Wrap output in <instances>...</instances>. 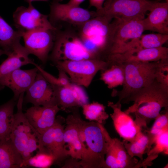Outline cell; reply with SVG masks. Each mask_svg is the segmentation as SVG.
I'll return each mask as SVG.
<instances>
[{
  "label": "cell",
  "mask_w": 168,
  "mask_h": 168,
  "mask_svg": "<svg viewBox=\"0 0 168 168\" xmlns=\"http://www.w3.org/2000/svg\"><path fill=\"white\" fill-rule=\"evenodd\" d=\"M133 104L124 111L133 114L134 121L142 130L160 114L163 108H168V90L155 80L152 83L133 94L121 102Z\"/></svg>",
  "instance_id": "1"
},
{
  "label": "cell",
  "mask_w": 168,
  "mask_h": 168,
  "mask_svg": "<svg viewBox=\"0 0 168 168\" xmlns=\"http://www.w3.org/2000/svg\"><path fill=\"white\" fill-rule=\"evenodd\" d=\"M82 128L86 150L82 159L77 161L79 167L105 168L108 132L103 125L94 121L83 120Z\"/></svg>",
  "instance_id": "2"
},
{
  "label": "cell",
  "mask_w": 168,
  "mask_h": 168,
  "mask_svg": "<svg viewBox=\"0 0 168 168\" xmlns=\"http://www.w3.org/2000/svg\"><path fill=\"white\" fill-rule=\"evenodd\" d=\"M79 27L78 35L84 48L94 58H100L110 44L113 22L98 15Z\"/></svg>",
  "instance_id": "3"
},
{
  "label": "cell",
  "mask_w": 168,
  "mask_h": 168,
  "mask_svg": "<svg viewBox=\"0 0 168 168\" xmlns=\"http://www.w3.org/2000/svg\"><path fill=\"white\" fill-rule=\"evenodd\" d=\"M159 61L131 62L122 63L124 74L123 87L121 90L118 91L114 90L112 93V96L119 97L117 103H121L122 101L133 94L155 81Z\"/></svg>",
  "instance_id": "4"
},
{
  "label": "cell",
  "mask_w": 168,
  "mask_h": 168,
  "mask_svg": "<svg viewBox=\"0 0 168 168\" xmlns=\"http://www.w3.org/2000/svg\"><path fill=\"white\" fill-rule=\"evenodd\" d=\"M114 19L110 42L105 52L107 57L135 49L145 31L142 20Z\"/></svg>",
  "instance_id": "5"
},
{
  "label": "cell",
  "mask_w": 168,
  "mask_h": 168,
  "mask_svg": "<svg viewBox=\"0 0 168 168\" xmlns=\"http://www.w3.org/2000/svg\"><path fill=\"white\" fill-rule=\"evenodd\" d=\"M161 0H112L97 15L104 16L110 22L113 19L122 20H143L145 14Z\"/></svg>",
  "instance_id": "6"
},
{
  "label": "cell",
  "mask_w": 168,
  "mask_h": 168,
  "mask_svg": "<svg viewBox=\"0 0 168 168\" xmlns=\"http://www.w3.org/2000/svg\"><path fill=\"white\" fill-rule=\"evenodd\" d=\"M50 59L54 63L64 60L94 59L84 47L78 34L71 31L58 32Z\"/></svg>",
  "instance_id": "7"
},
{
  "label": "cell",
  "mask_w": 168,
  "mask_h": 168,
  "mask_svg": "<svg viewBox=\"0 0 168 168\" xmlns=\"http://www.w3.org/2000/svg\"><path fill=\"white\" fill-rule=\"evenodd\" d=\"M55 64L58 69L68 74L72 83L86 87L89 86L99 71L104 70L109 66L106 61L97 58L64 60Z\"/></svg>",
  "instance_id": "8"
},
{
  "label": "cell",
  "mask_w": 168,
  "mask_h": 168,
  "mask_svg": "<svg viewBox=\"0 0 168 168\" xmlns=\"http://www.w3.org/2000/svg\"><path fill=\"white\" fill-rule=\"evenodd\" d=\"M65 122V119L63 117L57 116L54 125L37 137L38 151L53 156L56 161L68 156L63 141Z\"/></svg>",
  "instance_id": "9"
},
{
  "label": "cell",
  "mask_w": 168,
  "mask_h": 168,
  "mask_svg": "<svg viewBox=\"0 0 168 168\" xmlns=\"http://www.w3.org/2000/svg\"><path fill=\"white\" fill-rule=\"evenodd\" d=\"M27 7H18L13 14L15 25L18 30L26 32L37 30H57L48 19V16L40 13L28 2Z\"/></svg>",
  "instance_id": "10"
},
{
  "label": "cell",
  "mask_w": 168,
  "mask_h": 168,
  "mask_svg": "<svg viewBox=\"0 0 168 168\" xmlns=\"http://www.w3.org/2000/svg\"><path fill=\"white\" fill-rule=\"evenodd\" d=\"M55 31L37 30L24 33L25 47L30 54L34 55L44 64L53 46Z\"/></svg>",
  "instance_id": "11"
},
{
  "label": "cell",
  "mask_w": 168,
  "mask_h": 168,
  "mask_svg": "<svg viewBox=\"0 0 168 168\" xmlns=\"http://www.w3.org/2000/svg\"><path fill=\"white\" fill-rule=\"evenodd\" d=\"M50 22L64 21L80 26L97 16L96 12L54 1L50 5Z\"/></svg>",
  "instance_id": "12"
},
{
  "label": "cell",
  "mask_w": 168,
  "mask_h": 168,
  "mask_svg": "<svg viewBox=\"0 0 168 168\" xmlns=\"http://www.w3.org/2000/svg\"><path fill=\"white\" fill-rule=\"evenodd\" d=\"M166 59H168V48L162 46L131 49L123 53L109 55L105 61L110 65L131 62H150Z\"/></svg>",
  "instance_id": "13"
},
{
  "label": "cell",
  "mask_w": 168,
  "mask_h": 168,
  "mask_svg": "<svg viewBox=\"0 0 168 168\" xmlns=\"http://www.w3.org/2000/svg\"><path fill=\"white\" fill-rule=\"evenodd\" d=\"M24 93L19 96L17 104V111L15 114V120L9 137L21 154L26 150L30 138L38 133L30 124L22 111Z\"/></svg>",
  "instance_id": "14"
},
{
  "label": "cell",
  "mask_w": 168,
  "mask_h": 168,
  "mask_svg": "<svg viewBox=\"0 0 168 168\" xmlns=\"http://www.w3.org/2000/svg\"><path fill=\"white\" fill-rule=\"evenodd\" d=\"M82 119L76 113L69 115L65 119L63 131L64 147L68 156L81 160L84 153V146L79 137V128Z\"/></svg>",
  "instance_id": "15"
},
{
  "label": "cell",
  "mask_w": 168,
  "mask_h": 168,
  "mask_svg": "<svg viewBox=\"0 0 168 168\" xmlns=\"http://www.w3.org/2000/svg\"><path fill=\"white\" fill-rule=\"evenodd\" d=\"M26 92V101L34 106L57 105L53 85L39 70L34 82Z\"/></svg>",
  "instance_id": "16"
},
{
  "label": "cell",
  "mask_w": 168,
  "mask_h": 168,
  "mask_svg": "<svg viewBox=\"0 0 168 168\" xmlns=\"http://www.w3.org/2000/svg\"><path fill=\"white\" fill-rule=\"evenodd\" d=\"M38 72L36 67L27 70L17 69L0 77V85L10 89L14 94L13 98L16 100L31 85Z\"/></svg>",
  "instance_id": "17"
},
{
  "label": "cell",
  "mask_w": 168,
  "mask_h": 168,
  "mask_svg": "<svg viewBox=\"0 0 168 168\" xmlns=\"http://www.w3.org/2000/svg\"><path fill=\"white\" fill-rule=\"evenodd\" d=\"M60 110L57 105L33 106L27 109L24 114L30 124L41 134L54 125L56 114Z\"/></svg>",
  "instance_id": "18"
},
{
  "label": "cell",
  "mask_w": 168,
  "mask_h": 168,
  "mask_svg": "<svg viewBox=\"0 0 168 168\" xmlns=\"http://www.w3.org/2000/svg\"><path fill=\"white\" fill-rule=\"evenodd\" d=\"M108 106L113 112L110 114L115 130L120 137L128 142L131 140L137 133L142 130L136 124L130 114L121 110L120 103H114L109 101Z\"/></svg>",
  "instance_id": "19"
},
{
  "label": "cell",
  "mask_w": 168,
  "mask_h": 168,
  "mask_svg": "<svg viewBox=\"0 0 168 168\" xmlns=\"http://www.w3.org/2000/svg\"><path fill=\"white\" fill-rule=\"evenodd\" d=\"M158 2L142 20L144 30L168 34V2Z\"/></svg>",
  "instance_id": "20"
},
{
  "label": "cell",
  "mask_w": 168,
  "mask_h": 168,
  "mask_svg": "<svg viewBox=\"0 0 168 168\" xmlns=\"http://www.w3.org/2000/svg\"><path fill=\"white\" fill-rule=\"evenodd\" d=\"M25 47L21 43L17 44L0 65V77L20 68L22 66L35 63L29 57L30 55Z\"/></svg>",
  "instance_id": "21"
},
{
  "label": "cell",
  "mask_w": 168,
  "mask_h": 168,
  "mask_svg": "<svg viewBox=\"0 0 168 168\" xmlns=\"http://www.w3.org/2000/svg\"><path fill=\"white\" fill-rule=\"evenodd\" d=\"M23 161L9 137L0 140V168H21Z\"/></svg>",
  "instance_id": "22"
},
{
  "label": "cell",
  "mask_w": 168,
  "mask_h": 168,
  "mask_svg": "<svg viewBox=\"0 0 168 168\" xmlns=\"http://www.w3.org/2000/svg\"><path fill=\"white\" fill-rule=\"evenodd\" d=\"M24 32L15 30L0 15V47L8 55L20 43Z\"/></svg>",
  "instance_id": "23"
},
{
  "label": "cell",
  "mask_w": 168,
  "mask_h": 168,
  "mask_svg": "<svg viewBox=\"0 0 168 168\" xmlns=\"http://www.w3.org/2000/svg\"><path fill=\"white\" fill-rule=\"evenodd\" d=\"M153 145V146L152 147L147 154V157L140 164L139 168H145L151 166L153 164V161L160 153L168 155V126L161 129L157 134Z\"/></svg>",
  "instance_id": "24"
},
{
  "label": "cell",
  "mask_w": 168,
  "mask_h": 168,
  "mask_svg": "<svg viewBox=\"0 0 168 168\" xmlns=\"http://www.w3.org/2000/svg\"><path fill=\"white\" fill-rule=\"evenodd\" d=\"M123 145L128 154L131 157L137 156L140 159L137 168L143 161V155L148 152V140L145 133L140 131L130 141L123 139Z\"/></svg>",
  "instance_id": "25"
},
{
  "label": "cell",
  "mask_w": 168,
  "mask_h": 168,
  "mask_svg": "<svg viewBox=\"0 0 168 168\" xmlns=\"http://www.w3.org/2000/svg\"><path fill=\"white\" fill-rule=\"evenodd\" d=\"M52 85L54 90L56 104L61 110L79 107L76 94L69 85Z\"/></svg>",
  "instance_id": "26"
},
{
  "label": "cell",
  "mask_w": 168,
  "mask_h": 168,
  "mask_svg": "<svg viewBox=\"0 0 168 168\" xmlns=\"http://www.w3.org/2000/svg\"><path fill=\"white\" fill-rule=\"evenodd\" d=\"M13 98L0 105V140L9 137L15 120Z\"/></svg>",
  "instance_id": "27"
},
{
  "label": "cell",
  "mask_w": 168,
  "mask_h": 168,
  "mask_svg": "<svg viewBox=\"0 0 168 168\" xmlns=\"http://www.w3.org/2000/svg\"><path fill=\"white\" fill-rule=\"evenodd\" d=\"M100 79L110 89L123 85L124 80V74L122 63L111 64L106 69L101 71Z\"/></svg>",
  "instance_id": "28"
},
{
  "label": "cell",
  "mask_w": 168,
  "mask_h": 168,
  "mask_svg": "<svg viewBox=\"0 0 168 168\" xmlns=\"http://www.w3.org/2000/svg\"><path fill=\"white\" fill-rule=\"evenodd\" d=\"M117 161L115 168H137L138 160L127 153L123 143L118 138H113Z\"/></svg>",
  "instance_id": "29"
},
{
  "label": "cell",
  "mask_w": 168,
  "mask_h": 168,
  "mask_svg": "<svg viewBox=\"0 0 168 168\" xmlns=\"http://www.w3.org/2000/svg\"><path fill=\"white\" fill-rule=\"evenodd\" d=\"M83 114L89 121H94L104 124L109 117L105 111V106L97 102H93L83 105Z\"/></svg>",
  "instance_id": "30"
},
{
  "label": "cell",
  "mask_w": 168,
  "mask_h": 168,
  "mask_svg": "<svg viewBox=\"0 0 168 168\" xmlns=\"http://www.w3.org/2000/svg\"><path fill=\"white\" fill-rule=\"evenodd\" d=\"M168 40V34L159 33L142 34L135 49L156 48L163 46Z\"/></svg>",
  "instance_id": "31"
},
{
  "label": "cell",
  "mask_w": 168,
  "mask_h": 168,
  "mask_svg": "<svg viewBox=\"0 0 168 168\" xmlns=\"http://www.w3.org/2000/svg\"><path fill=\"white\" fill-rule=\"evenodd\" d=\"M155 121L150 128L144 130L147 135L148 140V152L153 144L155 138L159 132L166 127L168 126V109L164 112L160 113L155 118Z\"/></svg>",
  "instance_id": "32"
},
{
  "label": "cell",
  "mask_w": 168,
  "mask_h": 168,
  "mask_svg": "<svg viewBox=\"0 0 168 168\" xmlns=\"http://www.w3.org/2000/svg\"><path fill=\"white\" fill-rule=\"evenodd\" d=\"M56 161L53 155L38 151L35 155L23 161L22 167L31 166L36 168H49Z\"/></svg>",
  "instance_id": "33"
},
{
  "label": "cell",
  "mask_w": 168,
  "mask_h": 168,
  "mask_svg": "<svg viewBox=\"0 0 168 168\" xmlns=\"http://www.w3.org/2000/svg\"><path fill=\"white\" fill-rule=\"evenodd\" d=\"M156 80L168 90V59L159 62L156 73Z\"/></svg>",
  "instance_id": "34"
},
{
  "label": "cell",
  "mask_w": 168,
  "mask_h": 168,
  "mask_svg": "<svg viewBox=\"0 0 168 168\" xmlns=\"http://www.w3.org/2000/svg\"><path fill=\"white\" fill-rule=\"evenodd\" d=\"M70 87L74 91L79 107L89 103L88 97L81 86L71 83Z\"/></svg>",
  "instance_id": "35"
},
{
  "label": "cell",
  "mask_w": 168,
  "mask_h": 168,
  "mask_svg": "<svg viewBox=\"0 0 168 168\" xmlns=\"http://www.w3.org/2000/svg\"><path fill=\"white\" fill-rule=\"evenodd\" d=\"M105 0H89V6L95 7L96 8V12H99L103 8V5Z\"/></svg>",
  "instance_id": "36"
},
{
  "label": "cell",
  "mask_w": 168,
  "mask_h": 168,
  "mask_svg": "<svg viewBox=\"0 0 168 168\" xmlns=\"http://www.w3.org/2000/svg\"><path fill=\"white\" fill-rule=\"evenodd\" d=\"M85 0H70L67 3L68 5L74 7H79V5Z\"/></svg>",
  "instance_id": "37"
},
{
  "label": "cell",
  "mask_w": 168,
  "mask_h": 168,
  "mask_svg": "<svg viewBox=\"0 0 168 168\" xmlns=\"http://www.w3.org/2000/svg\"><path fill=\"white\" fill-rule=\"evenodd\" d=\"M3 54L7 55V53L5 51L0 48V57Z\"/></svg>",
  "instance_id": "38"
},
{
  "label": "cell",
  "mask_w": 168,
  "mask_h": 168,
  "mask_svg": "<svg viewBox=\"0 0 168 168\" xmlns=\"http://www.w3.org/2000/svg\"><path fill=\"white\" fill-rule=\"evenodd\" d=\"M112 0H106L104 4V6H106L108 5Z\"/></svg>",
  "instance_id": "39"
},
{
  "label": "cell",
  "mask_w": 168,
  "mask_h": 168,
  "mask_svg": "<svg viewBox=\"0 0 168 168\" xmlns=\"http://www.w3.org/2000/svg\"><path fill=\"white\" fill-rule=\"evenodd\" d=\"M28 2H32L34 1H47L49 0H26Z\"/></svg>",
  "instance_id": "40"
},
{
  "label": "cell",
  "mask_w": 168,
  "mask_h": 168,
  "mask_svg": "<svg viewBox=\"0 0 168 168\" xmlns=\"http://www.w3.org/2000/svg\"><path fill=\"white\" fill-rule=\"evenodd\" d=\"M4 86L0 85V91L4 88Z\"/></svg>",
  "instance_id": "41"
},
{
  "label": "cell",
  "mask_w": 168,
  "mask_h": 168,
  "mask_svg": "<svg viewBox=\"0 0 168 168\" xmlns=\"http://www.w3.org/2000/svg\"><path fill=\"white\" fill-rule=\"evenodd\" d=\"M62 0H54V1L59 2V1H61Z\"/></svg>",
  "instance_id": "42"
},
{
  "label": "cell",
  "mask_w": 168,
  "mask_h": 168,
  "mask_svg": "<svg viewBox=\"0 0 168 168\" xmlns=\"http://www.w3.org/2000/svg\"><path fill=\"white\" fill-rule=\"evenodd\" d=\"M166 1H168V0H166Z\"/></svg>",
  "instance_id": "43"
}]
</instances>
